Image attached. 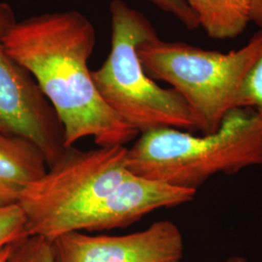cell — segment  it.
<instances>
[{"label": "cell", "instance_id": "2e32d148", "mask_svg": "<svg viewBox=\"0 0 262 262\" xmlns=\"http://www.w3.org/2000/svg\"><path fill=\"white\" fill-rule=\"evenodd\" d=\"M224 262H248L247 258L241 255H232L226 258Z\"/></svg>", "mask_w": 262, "mask_h": 262}, {"label": "cell", "instance_id": "30bf717a", "mask_svg": "<svg viewBox=\"0 0 262 262\" xmlns=\"http://www.w3.org/2000/svg\"><path fill=\"white\" fill-rule=\"evenodd\" d=\"M199 28L215 40L233 39L251 23L252 0H186Z\"/></svg>", "mask_w": 262, "mask_h": 262}, {"label": "cell", "instance_id": "6da1fadb", "mask_svg": "<svg viewBox=\"0 0 262 262\" xmlns=\"http://www.w3.org/2000/svg\"><path fill=\"white\" fill-rule=\"evenodd\" d=\"M96 41L91 20L75 10L15 21L4 46L35 78L64 130L66 146L93 137L97 147L124 146L139 132L120 119L98 93L88 60Z\"/></svg>", "mask_w": 262, "mask_h": 262}, {"label": "cell", "instance_id": "277c9868", "mask_svg": "<svg viewBox=\"0 0 262 262\" xmlns=\"http://www.w3.org/2000/svg\"><path fill=\"white\" fill-rule=\"evenodd\" d=\"M146 73L170 84L185 100L201 134L215 132L225 117L244 108L242 88L262 54V30L228 53L156 38L137 49Z\"/></svg>", "mask_w": 262, "mask_h": 262}, {"label": "cell", "instance_id": "8992f818", "mask_svg": "<svg viewBox=\"0 0 262 262\" xmlns=\"http://www.w3.org/2000/svg\"><path fill=\"white\" fill-rule=\"evenodd\" d=\"M15 21L12 7L0 2V134L35 144L50 167L67 149L64 130L35 78L5 49L4 37Z\"/></svg>", "mask_w": 262, "mask_h": 262}, {"label": "cell", "instance_id": "ba28073f", "mask_svg": "<svg viewBox=\"0 0 262 262\" xmlns=\"http://www.w3.org/2000/svg\"><path fill=\"white\" fill-rule=\"evenodd\" d=\"M196 190L172 187L130 173L88 210L72 231H96L123 228L156 210L192 201Z\"/></svg>", "mask_w": 262, "mask_h": 262}, {"label": "cell", "instance_id": "5b68a950", "mask_svg": "<svg viewBox=\"0 0 262 262\" xmlns=\"http://www.w3.org/2000/svg\"><path fill=\"white\" fill-rule=\"evenodd\" d=\"M126 151L124 146L91 150L68 147L19 200L28 234L52 241L72 231L88 210L130 174Z\"/></svg>", "mask_w": 262, "mask_h": 262}, {"label": "cell", "instance_id": "9c48e42d", "mask_svg": "<svg viewBox=\"0 0 262 262\" xmlns=\"http://www.w3.org/2000/svg\"><path fill=\"white\" fill-rule=\"evenodd\" d=\"M47 166L35 144L0 134V207L18 205L28 187L46 174Z\"/></svg>", "mask_w": 262, "mask_h": 262}, {"label": "cell", "instance_id": "9a60e30c", "mask_svg": "<svg viewBox=\"0 0 262 262\" xmlns=\"http://www.w3.org/2000/svg\"><path fill=\"white\" fill-rule=\"evenodd\" d=\"M251 21L262 30V0H252Z\"/></svg>", "mask_w": 262, "mask_h": 262}, {"label": "cell", "instance_id": "e0dca14e", "mask_svg": "<svg viewBox=\"0 0 262 262\" xmlns=\"http://www.w3.org/2000/svg\"><path fill=\"white\" fill-rule=\"evenodd\" d=\"M11 245V244H10ZM10 245L6 246L1 252H0V262L6 261V258L8 256V253H9Z\"/></svg>", "mask_w": 262, "mask_h": 262}, {"label": "cell", "instance_id": "5bb4252c", "mask_svg": "<svg viewBox=\"0 0 262 262\" xmlns=\"http://www.w3.org/2000/svg\"><path fill=\"white\" fill-rule=\"evenodd\" d=\"M159 9L173 16L184 25L188 30H195L199 28V23L195 14L190 9L186 0H147Z\"/></svg>", "mask_w": 262, "mask_h": 262}, {"label": "cell", "instance_id": "7c38bea8", "mask_svg": "<svg viewBox=\"0 0 262 262\" xmlns=\"http://www.w3.org/2000/svg\"><path fill=\"white\" fill-rule=\"evenodd\" d=\"M26 236H28L27 220L20 207H0V252Z\"/></svg>", "mask_w": 262, "mask_h": 262}, {"label": "cell", "instance_id": "8fae6325", "mask_svg": "<svg viewBox=\"0 0 262 262\" xmlns=\"http://www.w3.org/2000/svg\"><path fill=\"white\" fill-rule=\"evenodd\" d=\"M5 262H56L52 241L38 235H28L10 245Z\"/></svg>", "mask_w": 262, "mask_h": 262}, {"label": "cell", "instance_id": "3957f363", "mask_svg": "<svg viewBox=\"0 0 262 262\" xmlns=\"http://www.w3.org/2000/svg\"><path fill=\"white\" fill-rule=\"evenodd\" d=\"M110 14V53L101 67L92 71L105 103L139 134L161 127L198 131L181 95L157 84L141 63L138 47L159 38L150 20L122 0L111 1Z\"/></svg>", "mask_w": 262, "mask_h": 262}, {"label": "cell", "instance_id": "7a4b0ae2", "mask_svg": "<svg viewBox=\"0 0 262 262\" xmlns=\"http://www.w3.org/2000/svg\"><path fill=\"white\" fill-rule=\"evenodd\" d=\"M126 165L136 176L197 191L215 175L262 168V118L238 108L209 134L173 127L143 132L127 149Z\"/></svg>", "mask_w": 262, "mask_h": 262}, {"label": "cell", "instance_id": "52a82bcc", "mask_svg": "<svg viewBox=\"0 0 262 262\" xmlns=\"http://www.w3.org/2000/svg\"><path fill=\"white\" fill-rule=\"evenodd\" d=\"M52 244L56 262H181L185 252L182 232L169 220L121 236L70 231Z\"/></svg>", "mask_w": 262, "mask_h": 262}, {"label": "cell", "instance_id": "4fadbf2b", "mask_svg": "<svg viewBox=\"0 0 262 262\" xmlns=\"http://www.w3.org/2000/svg\"><path fill=\"white\" fill-rule=\"evenodd\" d=\"M244 108H250L262 118V54L251 67L242 88Z\"/></svg>", "mask_w": 262, "mask_h": 262}]
</instances>
